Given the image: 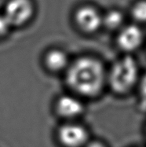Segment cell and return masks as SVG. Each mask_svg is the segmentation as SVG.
<instances>
[{
	"instance_id": "1",
	"label": "cell",
	"mask_w": 146,
	"mask_h": 147,
	"mask_svg": "<svg viewBox=\"0 0 146 147\" xmlns=\"http://www.w3.org/2000/svg\"><path fill=\"white\" fill-rule=\"evenodd\" d=\"M105 80L102 64L92 57L79 58L68 67L66 81L75 93L86 97H94L100 93Z\"/></svg>"
},
{
	"instance_id": "2",
	"label": "cell",
	"mask_w": 146,
	"mask_h": 147,
	"mask_svg": "<svg viewBox=\"0 0 146 147\" xmlns=\"http://www.w3.org/2000/svg\"><path fill=\"white\" fill-rule=\"evenodd\" d=\"M138 78V67L131 57H124L117 61L108 75V83L114 92L126 94L131 90Z\"/></svg>"
},
{
	"instance_id": "3",
	"label": "cell",
	"mask_w": 146,
	"mask_h": 147,
	"mask_svg": "<svg viewBox=\"0 0 146 147\" xmlns=\"http://www.w3.org/2000/svg\"><path fill=\"white\" fill-rule=\"evenodd\" d=\"M35 13L36 6L33 0H8L3 11L12 28L27 24Z\"/></svg>"
},
{
	"instance_id": "4",
	"label": "cell",
	"mask_w": 146,
	"mask_h": 147,
	"mask_svg": "<svg viewBox=\"0 0 146 147\" xmlns=\"http://www.w3.org/2000/svg\"><path fill=\"white\" fill-rule=\"evenodd\" d=\"M74 21L82 32L94 33L102 25V16L94 7L83 6L79 7L74 13Z\"/></svg>"
},
{
	"instance_id": "5",
	"label": "cell",
	"mask_w": 146,
	"mask_h": 147,
	"mask_svg": "<svg viewBox=\"0 0 146 147\" xmlns=\"http://www.w3.org/2000/svg\"><path fill=\"white\" fill-rule=\"evenodd\" d=\"M58 138L65 147H82L87 143L88 133L77 123H67L58 130Z\"/></svg>"
},
{
	"instance_id": "6",
	"label": "cell",
	"mask_w": 146,
	"mask_h": 147,
	"mask_svg": "<svg viewBox=\"0 0 146 147\" xmlns=\"http://www.w3.org/2000/svg\"><path fill=\"white\" fill-rule=\"evenodd\" d=\"M143 40V33L136 25H128L123 28L117 38L119 48L126 52H131L137 49Z\"/></svg>"
},
{
	"instance_id": "7",
	"label": "cell",
	"mask_w": 146,
	"mask_h": 147,
	"mask_svg": "<svg viewBox=\"0 0 146 147\" xmlns=\"http://www.w3.org/2000/svg\"><path fill=\"white\" fill-rule=\"evenodd\" d=\"M56 109L58 114L65 118H74L83 112V103L72 95H63L57 99Z\"/></svg>"
},
{
	"instance_id": "8",
	"label": "cell",
	"mask_w": 146,
	"mask_h": 147,
	"mask_svg": "<svg viewBox=\"0 0 146 147\" xmlns=\"http://www.w3.org/2000/svg\"><path fill=\"white\" fill-rule=\"evenodd\" d=\"M45 64L53 72H60L68 69L69 59L66 53L61 50L54 49L48 51L45 56Z\"/></svg>"
},
{
	"instance_id": "9",
	"label": "cell",
	"mask_w": 146,
	"mask_h": 147,
	"mask_svg": "<svg viewBox=\"0 0 146 147\" xmlns=\"http://www.w3.org/2000/svg\"><path fill=\"white\" fill-rule=\"evenodd\" d=\"M123 15L116 9L111 10L102 17V24L108 29H116L122 24Z\"/></svg>"
},
{
	"instance_id": "10",
	"label": "cell",
	"mask_w": 146,
	"mask_h": 147,
	"mask_svg": "<svg viewBox=\"0 0 146 147\" xmlns=\"http://www.w3.org/2000/svg\"><path fill=\"white\" fill-rule=\"evenodd\" d=\"M131 15L135 21L146 22V1H140L134 4L131 9Z\"/></svg>"
},
{
	"instance_id": "11",
	"label": "cell",
	"mask_w": 146,
	"mask_h": 147,
	"mask_svg": "<svg viewBox=\"0 0 146 147\" xmlns=\"http://www.w3.org/2000/svg\"><path fill=\"white\" fill-rule=\"evenodd\" d=\"M11 25L3 13H0V37L6 36L11 30Z\"/></svg>"
},
{
	"instance_id": "12",
	"label": "cell",
	"mask_w": 146,
	"mask_h": 147,
	"mask_svg": "<svg viewBox=\"0 0 146 147\" xmlns=\"http://www.w3.org/2000/svg\"><path fill=\"white\" fill-rule=\"evenodd\" d=\"M140 93L142 98L144 100H146V74L141 80Z\"/></svg>"
},
{
	"instance_id": "13",
	"label": "cell",
	"mask_w": 146,
	"mask_h": 147,
	"mask_svg": "<svg viewBox=\"0 0 146 147\" xmlns=\"http://www.w3.org/2000/svg\"><path fill=\"white\" fill-rule=\"evenodd\" d=\"M86 147H106L103 143L100 142H92L87 145Z\"/></svg>"
}]
</instances>
